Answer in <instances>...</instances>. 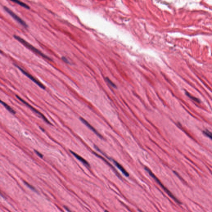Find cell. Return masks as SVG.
Listing matches in <instances>:
<instances>
[{
	"label": "cell",
	"instance_id": "6da1fadb",
	"mask_svg": "<svg viewBox=\"0 0 212 212\" xmlns=\"http://www.w3.org/2000/svg\"><path fill=\"white\" fill-rule=\"evenodd\" d=\"M13 37L17 40L21 42V43L23 44L24 45L26 46L29 49H31L32 51H33L35 53L38 54L40 56L44 58H45V59L48 60L52 61V59H51V58H50L48 56L44 54L43 53L41 52V51H40L38 49H37L34 47V46L32 45L31 44L29 43L28 42L26 41L24 39L18 36L17 35H14Z\"/></svg>",
	"mask_w": 212,
	"mask_h": 212
},
{
	"label": "cell",
	"instance_id": "7a4b0ae2",
	"mask_svg": "<svg viewBox=\"0 0 212 212\" xmlns=\"http://www.w3.org/2000/svg\"><path fill=\"white\" fill-rule=\"evenodd\" d=\"M145 170L146 171H147L148 172V174H150V176L152 177V178H153L154 179H155L156 181V182L159 184V185L162 188V189L165 191L166 193H167V194H168L169 195V196H170L171 197V198H172L173 200L176 202V203H177L178 204H181V202H180L179 200H178L177 198H176V197L175 196H174V195H173L171 192H170L169 190H168L167 188L165 187V186L163 185V184H162V182L160 181L159 179H158L157 177H156V176L152 172V171H151L150 169H149L148 167H146L145 168Z\"/></svg>",
	"mask_w": 212,
	"mask_h": 212
},
{
	"label": "cell",
	"instance_id": "3957f363",
	"mask_svg": "<svg viewBox=\"0 0 212 212\" xmlns=\"http://www.w3.org/2000/svg\"><path fill=\"white\" fill-rule=\"evenodd\" d=\"M4 9L5 11H6L8 13H9V14H10L14 18V19L17 21V22H19L20 24H21L23 27H27L28 26H27L26 23H25V22L24 20H22L18 15H17L16 14L13 12L11 10L8 8L6 6H4Z\"/></svg>",
	"mask_w": 212,
	"mask_h": 212
},
{
	"label": "cell",
	"instance_id": "277c9868",
	"mask_svg": "<svg viewBox=\"0 0 212 212\" xmlns=\"http://www.w3.org/2000/svg\"><path fill=\"white\" fill-rule=\"evenodd\" d=\"M15 65L25 75H26L27 77H28V78L30 79V80H31L32 81H33L34 82H35V83L37 84L42 89H45V87L44 86L43 84H42L39 81L37 80L35 78L31 75H30V74H29L28 72L25 71V70H24L23 69L21 68L18 65Z\"/></svg>",
	"mask_w": 212,
	"mask_h": 212
},
{
	"label": "cell",
	"instance_id": "5b68a950",
	"mask_svg": "<svg viewBox=\"0 0 212 212\" xmlns=\"http://www.w3.org/2000/svg\"><path fill=\"white\" fill-rule=\"evenodd\" d=\"M16 98H17L18 99L20 100V101L23 102V103L25 104V105H26L27 106H28L30 108V109H31L32 111H33L34 112L36 113L37 114L39 115L40 117H41V118H42L45 121V122H46V123H48V124H51V123L49 121H48V120L47 119H46V118L45 117L44 115L43 114H41V113L40 112H39L37 110H36V109L34 108L33 107H32L30 105H29L28 103L27 102H25V101L24 100H23V99L21 98H20V96H18L17 95H16Z\"/></svg>",
	"mask_w": 212,
	"mask_h": 212
},
{
	"label": "cell",
	"instance_id": "8992f818",
	"mask_svg": "<svg viewBox=\"0 0 212 212\" xmlns=\"http://www.w3.org/2000/svg\"><path fill=\"white\" fill-rule=\"evenodd\" d=\"M80 119H81L82 123H84V124L86 125V126L88 127V128H89L91 130L93 131L94 133H95L97 136H98L99 137L102 138V136H101V134H100V133H99L98 131H96L95 129L89 123H88V122H87L86 120H84L82 118H81Z\"/></svg>",
	"mask_w": 212,
	"mask_h": 212
},
{
	"label": "cell",
	"instance_id": "52a82bcc",
	"mask_svg": "<svg viewBox=\"0 0 212 212\" xmlns=\"http://www.w3.org/2000/svg\"><path fill=\"white\" fill-rule=\"evenodd\" d=\"M111 160H112L113 162H114V165H116V167L122 172V173H123L125 176H126L127 177H129V173L125 170V169L122 167V165H121L119 163H118L117 162L115 161L114 160H113V159H111Z\"/></svg>",
	"mask_w": 212,
	"mask_h": 212
},
{
	"label": "cell",
	"instance_id": "ba28073f",
	"mask_svg": "<svg viewBox=\"0 0 212 212\" xmlns=\"http://www.w3.org/2000/svg\"><path fill=\"white\" fill-rule=\"evenodd\" d=\"M70 152L72 155H74V156L75 158H76L77 159H78L82 163H83L84 165H86L87 166H89V164L88 163V162H87L86 160H84V159H83V158H82L81 156H79V155H77V154L76 153H74V152H72V151H70Z\"/></svg>",
	"mask_w": 212,
	"mask_h": 212
},
{
	"label": "cell",
	"instance_id": "9c48e42d",
	"mask_svg": "<svg viewBox=\"0 0 212 212\" xmlns=\"http://www.w3.org/2000/svg\"><path fill=\"white\" fill-rule=\"evenodd\" d=\"M1 103L2 104V105H3L4 107H5V108H6L9 111V112H10L12 113L13 114H15L16 113V112H15V111H14V110H13L10 106H9L8 105H7V104L3 102L2 101H1Z\"/></svg>",
	"mask_w": 212,
	"mask_h": 212
},
{
	"label": "cell",
	"instance_id": "30bf717a",
	"mask_svg": "<svg viewBox=\"0 0 212 212\" xmlns=\"http://www.w3.org/2000/svg\"><path fill=\"white\" fill-rule=\"evenodd\" d=\"M185 94H186V95L188 97H189L190 99H191V100L194 101L195 102L198 103H200L201 102V101H200L199 99H198V98H196L195 96L191 95L190 93L187 92V91L185 92Z\"/></svg>",
	"mask_w": 212,
	"mask_h": 212
},
{
	"label": "cell",
	"instance_id": "8fae6325",
	"mask_svg": "<svg viewBox=\"0 0 212 212\" xmlns=\"http://www.w3.org/2000/svg\"><path fill=\"white\" fill-rule=\"evenodd\" d=\"M12 2L15 3H17L18 5H19L20 6H22L24 7L25 8H26V9H29L30 7L29 6H28L27 5L24 3L23 2H21V1H11Z\"/></svg>",
	"mask_w": 212,
	"mask_h": 212
},
{
	"label": "cell",
	"instance_id": "7c38bea8",
	"mask_svg": "<svg viewBox=\"0 0 212 212\" xmlns=\"http://www.w3.org/2000/svg\"><path fill=\"white\" fill-rule=\"evenodd\" d=\"M203 133L206 135L207 136L209 137L212 140V133L208 130H204L203 131Z\"/></svg>",
	"mask_w": 212,
	"mask_h": 212
},
{
	"label": "cell",
	"instance_id": "4fadbf2b",
	"mask_svg": "<svg viewBox=\"0 0 212 212\" xmlns=\"http://www.w3.org/2000/svg\"><path fill=\"white\" fill-rule=\"evenodd\" d=\"M25 184H26V185L28 187H29V188H30L31 189H32V190H35V189H34V187H33V186H32L31 185L29 184L27 182L25 181Z\"/></svg>",
	"mask_w": 212,
	"mask_h": 212
},
{
	"label": "cell",
	"instance_id": "5bb4252c",
	"mask_svg": "<svg viewBox=\"0 0 212 212\" xmlns=\"http://www.w3.org/2000/svg\"><path fill=\"white\" fill-rule=\"evenodd\" d=\"M107 80L108 82V83L110 84L111 86H112L113 87H116V86H115L110 80V79H109L108 78H107Z\"/></svg>",
	"mask_w": 212,
	"mask_h": 212
},
{
	"label": "cell",
	"instance_id": "9a60e30c",
	"mask_svg": "<svg viewBox=\"0 0 212 212\" xmlns=\"http://www.w3.org/2000/svg\"><path fill=\"white\" fill-rule=\"evenodd\" d=\"M34 151H35V153H36V154H37V155H38L39 157H40L41 158H42V157H43V155H42V154H41V153H39V152L38 151H37V150H34Z\"/></svg>",
	"mask_w": 212,
	"mask_h": 212
},
{
	"label": "cell",
	"instance_id": "2e32d148",
	"mask_svg": "<svg viewBox=\"0 0 212 212\" xmlns=\"http://www.w3.org/2000/svg\"><path fill=\"white\" fill-rule=\"evenodd\" d=\"M62 59L66 63H69V61H68V60L66 58L64 57V56L62 57Z\"/></svg>",
	"mask_w": 212,
	"mask_h": 212
},
{
	"label": "cell",
	"instance_id": "e0dca14e",
	"mask_svg": "<svg viewBox=\"0 0 212 212\" xmlns=\"http://www.w3.org/2000/svg\"><path fill=\"white\" fill-rule=\"evenodd\" d=\"M65 209H66V210H67L68 211H69V212H71V211H70V210H69V209H68V208H65Z\"/></svg>",
	"mask_w": 212,
	"mask_h": 212
},
{
	"label": "cell",
	"instance_id": "ac0fdd59",
	"mask_svg": "<svg viewBox=\"0 0 212 212\" xmlns=\"http://www.w3.org/2000/svg\"><path fill=\"white\" fill-rule=\"evenodd\" d=\"M105 212H109V211H107V210H105Z\"/></svg>",
	"mask_w": 212,
	"mask_h": 212
}]
</instances>
